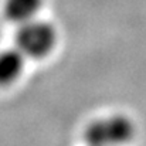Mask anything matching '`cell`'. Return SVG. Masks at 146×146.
Returning a JSON list of instances; mask_svg holds the SVG:
<instances>
[{"mask_svg": "<svg viewBox=\"0 0 146 146\" xmlns=\"http://www.w3.org/2000/svg\"><path fill=\"white\" fill-rule=\"evenodd\" d=\"M44 0H6L4 14L6 17L17 24H23L36 19Z\"/></svg>", "mask_w": 146, "mask_h": 146, "instance_id": "277c9868", "label": "cell"}, {"mask_svg": "<svg viewBox=\"0 0 146 146\" xmlns=\"http://www.w3.org/2000/svg\"><path fill=\"white\" fill-rule=\"evenodd\" d=\"M57 43L55 29L43 20L33 19L20 24L16 34V47L26 58H43L54 50Z\"/></svg>", "mask_w": 146, "mask_h": 146, "instance_id": "7a4b0ae2", "label": "cell"}, {"mask_svg": "<svg viewBox=\"0 0 146 146\" xmlns=\"http://www.w3.org/2000/svg\"><path fill=\"white\" fill-rule=\"evenodd\" d=\"M135 123L125 115L101 118L88 125L84 133L87 146H123L133 139Z\"/></svg>", "mask_w": 146, "mask_h": 146, "instance_id": "6da1fadb", "label": "cell"}, {"mask_svg": "<svg viewBox=\"0 0 146 146\" xmlns=\"http://www.w3.org/2000/svg\"><path fill=\"white\" fill-rule=\"evenodd\" d=\"M26 55L17 48L4 50L0 52V85L16 82L24 70Z\"/></svg>", "mask_w": 146, "mask_h": 146, "instance_id": "3957f363", "label": "cell"}]
</instances>
